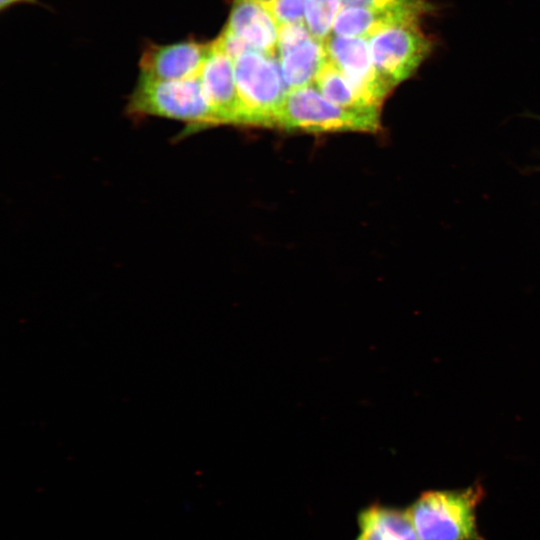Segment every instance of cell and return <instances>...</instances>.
Wrapping results in <instances>:
<instances>
[{
	"label": "cell",
	"instance_id": "obj_8",
	"mask_svg": "<svg viewBox=\"0 0 540 540\" xmlns=\"http://www.w3.org/2000/svg\"><path fill=\"white\" fill-rule=\"evenodd\" d=\"M200 77L218 125H238L239 104L234 61L216 40L211 42Z\"/></svg>",
	"mask_w": 540,
	"mask_h": 540
},
{
	"label": "cell",
	"instance_id": "obj_5",
	"mask_svg": "<svg viewBox=\"0 0 540 540\" xmlns=\"http://www.w3.org/2000/svg\"><path fill=\"white\" fill-rule=\"evenodd\" d=\"M368 43L373 64L391 89L410 78L434 48L420 21L391 26L370 37Z\"/></svg>",
	"mask_w": 540,
	"mask_h": 540
},
{
	"label": "cell",
	"instance_id": "obj_7",
	"mask_svg": "<svg viewBox=\"0 0 540 540\" xmlns=\"http://www.w3.org/2000/svg\"><path fill=\"white\" fill-rule=\"evenodd\" d=\"M211 42L193 39L170 44L147 42L139 59V75L159 80L197 76L209 54Z\"/></svg>",
	"mask_w": 540,
	"mask_h": 540
},
{
	"label": "cell",
	"instance_id": "obj_15",
	"mask_svg": "<svg viewBox=\"0 0 540 540\" xmlns=\"http://www.w3.org/2000/svg\"><path fill=\"white\" fill-rule=\"evenodd\" d=\"M261 2V1H260ZM306 0H268L261 2L278 26L305 23Z\"/></svg>",
	"mask_w": 540,
	"mask_h": 540
},
{
	"label": "cell",
	"instance_id": "obj_10",
	"mask_svg": "<svg viewBox=\"0 0 540 540\" xmlns=\"http://www.w3.org/2000/svg\"><path fill=\"white\" fill-rule=\"evenodd\" d=\"M427 13L407 8L343 6L335 18L332 34L369 39L399 23L420 21Z\"/></svg>",
	"mask_w": 540,
	"mask_h": 540
},
{
	"label": "cell",
	"instance_id": "obj_4",
	"mask_svg": "<svg viewBox=\"0 0 540 540\" xmlns=\"http://www.w3.org/2000/svg\"><path fill=\"white\" fill-rule=\"evenodd\" d=\"M379 115L338 106L312 84L287 92L278 111L275 128L306 132H377L380 128Z\"/></svg>",
	"mask_w": 540,
	"mask_h": 540
},
{
	"label": "cell",
	"instance_id": "obj_11",
	"mask_svg": "<svg viewBox=\"0 0 540 540\" xmlns=\"http://www.w3.org/2000/svg\"><path fill=\"white\" fill-rule=\"evenodd\" d=\"M357 523L355 540H418L407 510L371 504L358 513Z\"/></svg>",
	"mask_w": 540,
	"mask_h": 540
},
{
	"label": "cell",
	"instance_id": "obj_1",
	"mask_svg": "<svg viewBox=\"0 0 540 540\" xmlns=\"http://www.w3.org/2000/svg\"><path fill=\"white\" fill-rule=\"evenodd\" d=\"M126 113L136 120L154 116L182 122L185 129L178 135L181 139L218 126L200 74L180 80H159L139 75L129 95Z\"/></svg>",
	"mask_w": 540,
	"mask_h": 540
},
{
	"label": "cell",
	"instance_id": "obj_13",
	"mask_svg": "<svg viewBox=\"0 0 540 540\" xmlns=\"http://www.w3.org/2000/svg\"><path fill=\"white\" fill-rule=\"evenodd\" d=\"M314 85L331 102L359 112L380 113V109L367 103L353 88L341 70L328 58L318 72Z\"/></svg>",
	"mask_w": 540,
	"mask_h": 540
},
{
	"label": "cell",
	"instance_id": "obj_14",
	"mask_svg": "<svg viewBox=\"0 0 540 540\" xmlns=\"http://www.w3.org/2000/svg\"><path fill=\"white\" fill-rule=\"evenodd\" d=\"M342 7L340 0H306L305 24L310 34L324 42L332 34L335 18Z\"/></svg>",
	"mask_w": 540,
	"mask_h": 540
},
{
	"label": "cell",
	"instance_id": "obj_16",
	"mask_svg": "<svg viewBox=\"0 0 540 540\" xmlns=\"http://www.w3.org/2000/svg\"><path fill=\"white\" fill-rule=\"evenodd\" d=\"M343 6L367 8H407L430 13L433 9L428 0H340Z\"/></svg>",
	"mask_w": 540,
	"mask_h": 540
},
{
	"label": "cell",
	"instance_id": "obj_17",
	"mask_svg": "<svg viewBox=\"0 0 540 540\" xmlns=\"http://www.w3.org/2000/svg\"><path fill=\"white\" fill-rule=\"evenodd\" d=\"M19 3L34 4L37 3V0H0V9L3 11Z\"/></svg>",
	"mask_w": 540,
	"mask_h": 540
},
{
	"label": "cell",
	"instance_id": "obj_3",
	"mask_svg": "<svg viewBox=\"0 0 540 540\" xmlns=\"http://www.w3.org/2000/svg\"><path fill=\"white\" fill-rule=\"evenodd\" d=\"M238 95V125L276 127L278 111L288 92L278 58L249 51L234 60Z\"/></svg>",
	"mask_w": 540,
	"mask_h": 540
},
{
	"label": "cell",
	"instance_id": "obj_12",
	"mask_svg": "<svg viewBox=\"0 0 540 540\" xmlns=\"http://www.w3.org/2000/svg\"><path fill=\"white\" fill-rule=\"evenodd\" d=\"M283 80L288 91L314 84L328 61L324 42L314 37L278 53Z\"/></svg>",
	"mask_w": 540,
	"mask_h": 540
},
{
	"label": "cell",
	"instance_id": "obj_9",
	"mask_svg": "<svg viewBox=\"0 0 540 540\" xmlns=\"http://www.w3.org/2000/svg\"><path fill=\"white\" fill-rule=\"evenodd\" d=\"M223 30L241 38L255 51L277 56L279 26L258 0H234Z\"/></svg>",
	"mask_w": 540,
	"mask_h": 540
},
{
	"label": "cell",
	"instance_id": "obj_18",
	"mask_svg": "<svg viewBox=\"0 0 540 540\" xmlns=\"http://www.w3.org/2000/svg\"><path fill=\"white\" fill-rule=\"evenodd\" d=\"M258 1H261V2H263V1H268V0H258Z\"/></svg>",
	"mask_w": 540,
	"mask_h": 540
},
{
	"label": "cell",
	"instance_id": "obj_6",
	"mask_svg": "<svg viewBox=\"0 0 540 540\" xmlns=\"http://www.w3.org/2000/svg\"><path fill=\"white\" fill-rule=\"evenodd\" d=\"M324 45L329 60L341 70L357 93L380 109L392 89L373 64L368 39L331 34Z\"/></svg>",
	"mask_w": 540,
	"mask_h": 540
},
{
	"label": "cell",
	"instance_id": "obj_2",
	"mask_svg": "<svg viewBox=\"0 0 540 540\" xmlns=\"http://www.w3.org/2000/svg\"><path fill=\"white\" fill-rule=\"evenodd\" d=\"M483 496L480 485L423 493L407 509L418 540H483L476 523Z\"/></svg>",
	"mask_w": 540,
	"mask_h": 540
}]
</instances>
